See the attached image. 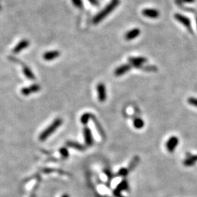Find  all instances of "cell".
<instances>
[{
    "label": "cell",
    "mask_w": 197,
    "mask_h": 197,
    "mask_svg": "<svg viewBox=\"0 0 197 197\" xmlns=\"http://www.w3.org/2000/svg\"><path fill=\"white\" fill-rule=\"evenodd\" d=\"M120 0H112L103 10H101L96 16H94L93 19V23L94 24H97L100 23L102 20L104 19L109 14H110L113 10L118 7Z\"/></svg>",
    "instance_id": "cell-1"
},
{
    "label": "cell",
    "mask_w": 197,
    "mask_h": 197,
    "mask_svg": "<svg viewBox=\"0 0 197 197\" xmlns=\"http://www.w3.org/2000/svg\"><path fill=\"white\" fill-rule=\"evenodd\" d=\"M89 2L91 4V5H93L94 6H98V2L97 1V0H89Z\"/></svg>",
    "instance_id": "cell-30"
},
{
    "label": "cell",
    "mask_w": 197,
    "mask_h": 197,
    "mask_svg": "<svg viewBox=\"0 0 197 197\" xmlns=\"http://www.w3.org/2000/svg\"><path fill=\"white\" fill-rule=\"evenodd\" d=\"M140 157L137 156H135L132 159H131V161H130L129 164V167H128V169H129V172L134 170V169L136 168V167L137 166L138 163H140Z\"/></svg>",
    "instance_id": "cell-18"
},
{
    "label": "cell",
    "mask_w": 197,
    "mask_h": 197,
    "mask_svg": "<svg viewBox=\"0 0 197 197\" xmlns=\"http://www.w3.org/2000/svg\"><path fill=\"white\" fill-rule=\"evenodd\" d=\"M132 68V66H131L130 64H125L121 65V66H119L118 67H117L114 71V75H116V77H120L122 76V75H125L126 73H127L128 72H129L130 70Z\"/></svg>",
    "instance_id": "cell-7"
},
{
    "label": "cell",
    "mask_w": 197,
    "mask_h": 197,
    "mask_svg": "<svg viewBox=\"0 0 197 197\" xmlns=\"http://www.w3.org/2000/svg\"><path fill=\"white\" fill-rule=\"evenodd\" d=\"M62 197H70V196H69L68 194H64V195H62Z\"/></svg>",
    "instance_id": "cell-31"
},
{
    "label": "cell",
    "mask_w": 197,
    "mask_h": 197,
    "mask_svg": "<svg viewBox=\"0 0 197 197\" xmlns=\"http://www.w3.org/2000/svg\"><path fill=\"white\" fill-rule=\"evenodd\" d=\"M92 115L93 114H91V113H89V112L84 113V114L81 116L80 122L83 123V125H86L88 122H89V121L91 118Z\"/></svg>",
    "instance_id": "cell-21"
},
{
    "label": "cell",
    "mask_w": 197,
    "mask_h": 197,
    "mask_svg": "<svg viewBox=\"0 0 197 197\" xmlns=\"http://www.w3.org/2000/svg\"><path fill=\"white\" fill-rule=\"evenodd\" d=\"M188 103L190 105L194 106L195 108H197V98L190 96V97L188 98Z\"/></svg>",
    "instance_id": "cell-26"
},
{
    "label": "cell",
    "mask_w": 197,
    "mask_h": 197,
    "mask_svg": "<svg viewBox=\"0 0 197 197\" xmlns=\"http://www.w3.org/2000/svg\"><path fill=\"white\" fill-rule=\"evenodd\" d=\"M196 26H197V17H196Z\"/></svg>",
    "instance_id": "cell-33"
},
{
    "label": "cell",
    "mask_w": 197,
    "mask_h": 197,
    "mask_svg": "<svg viewBox=\"0 0 197 197\" xmlns=\"http://www.w3.org/2000/svg\"><path fill=\"white\" fill-rule=\"evenodd\" d=\"M129 62L130 64L132 66V67L138 69L140 66L148 62V59L144 57H142V56H140V57H129Z\"/></svg>",
    "instance_id": "cell-6"
},
{
    "label": "cell",
    "mask_w": 197,
    "mask_h": 197,
    "mask_svg": "<svg viewBox=\"0 0 197 197\" xmlns=\"http://www.w3.org/2000/svg\"><path fill=\"white\" fill-rule=\"evenodd\" d=\"M133 125H134V127H135V129H141L144 127V122L141 118H140V117H137V118H134Z\"/></svg>",
    "instance_id": "cell-19"
},
{
    "label": "cell",
    "mask_w": 197,
    "mask_h": 197,
    "mask_svg": "<svg viewBox=\"0 0 197 197\" xmlns=\"http://www.w3.org/2000/svg\"><path fill=\"white\" fill-rule=\"evenodd\" d=\"M96 91L98 94V99L100 102H104L107 99L106 87L104 83H99L96 85Z\"/></svg>",
    "instance_id": "cell-5"
},
{
    "label": "cell",
    "mask_w": 197,
    "mask_h": 197,
    "mask_svg": "<svg viewBox=\"0 0 197 197\" xmlns=\"http://www.w3.org/2000/svg\"><path fill=\"white\" fill-rule=\"evenodd\" d=\"M73 5L77 8H82L83 6V1L82 0H72Z\"/></svg>",
    "instance_id": "cell-27"
},
{
    "label": "cell",
    "mask_w": 197,
    "mask_h": 197,
    "mask_svg": "<svg viewBox=\"0 0 197 197\" xmlns=\"http://www.w3.org/2000/svg\"><path fill=\"white\" fill-rule=\"evenodd\" d=\"M66 145L70 147V148H72L77 150H80V151H84V150H85V148L84 145H83L82 144H80L78 143V142H73V141L66 142Z\"/></svg>",
    "instance_id": "cell-14"
},
{
    "label": "cell",
    "mask_w": 197,
    "mask_h": 197,
    "mask_svg": "<svg viewBox=\"0 0 197 197\" xmlns=\"http://www.w3.org/2000/svg\"><path fill=\"white\" fill-rule=\"evenodd\" d=\"M183 165L185 167H193L194 166L195 164H196V161H193L192 159H190L189 158H186L183 160Z\"/></svg>",
    "instance_id": "cell-22"
},
{
    "label": "cell",
    "mask_w": 197,
    "mask_h": 197,
    "mask_svg": "<svg viewBox=\"0 0 197 197\" xmlns=\"http://www.w3.org/2000/svg\"><path fill=\"white\" fill-rule=\"evenodd\" d=\"M113 194H114L116 197H123L122 195H121V191L118 190V189H115L114 191H113Z\"/></svg>",
    "instance_id": "cell-29"
},
{
    "label": "cell",
    "mask_w": 197,
    "mask_h": 197,
    "mask_svg": "<svg viewBox=\"0 0 197 197\" xmlns=\"http://www.w3.org/2000/svg\"><path fill=\"white\" fill-rule=\"evenodd\" d=\"M91 119H92V121H94V124H95V126H96V129H97L98 131V133L100 134V135L102 136V138H104V137H105V133H104L103 128L102 127L101 124H100L99 122H98V120H97V119L96 118V117L94 116V115H92V116H91Z\"/></svg>",
    "instance_id": "cell-16"
},
{
    "label": "cell",
    "mask_w": 197,
    "mask_h": 197,
    "mask_svg": "<svg viewBox=\"0 0 197 197\" xmlns=\"http://www.w3.org/2000/svg\"><path fill=\"white\" fill-rule=\"evenodd\" d=\"M186 158H189L190 159H192L193 161L197 162V155L192 154V153H186Z\"/></svg>",
    "instance_id": "cell-28"
},
{
    "label": "cell",
    "mask_w": 197,
    "mask_h": 197,
    "mask_svg": "<svg viewBox=\"0 0 197 197\" xmlns=\"http://www.w3.org/2000/svg\"><path fill=\"white\" fill-rule=\"evenodd\" d=\"M129 170L128 168H121L119 169V171L117 173V176H120V177H126L129 175Z\"/></svg>",
    "instance_id": "cell-23"
},
{
    "label": "cell",
    "mask_w": 197,
    "mask_h": 197,
    "mask_svg": "<svg viewBox=\"0 0 197 197\" xmlns=\"http://www.w3.org/2000/svg\"><path fill=\"white\" fill-rule=\"evenodd\" d=\"M29 46V41L27 39H23L19 43H18L17 45H16V47L12 50V53L15 54L19 53L20 52H21L23 50H24L25 48H28Z\"/></svg>",
    "instance_id": "cell-12"
},
{
    "label": "cell",
    "mask_w": 197,
    "mask_h": 197,
    "mask_svg": "<svg viewBox=\"0 0 197 197\" xmlns=\"http://www.w3.org/2000/svg\"><path fill=\"white\" fill-rule=\"evenodd\" d=\"M196 0H175L176 5H177L178 6H182L184 4H191L194 3Z\"/></svg>",
    "instance_id": "cell-24"
},
{
    "label": "cell",
    "mask_w": 197,
    "mask_h": 197,
    "mask_svg": "<svg viewBox=\"0 0 197 197\" xmlns=\"http://www.w3.org/2000/svg\"><path fill=\"white\" fill-rule=\"evenodd\" d=\"M62 124V118H56L53 122L47 128V129L44 130L40 135H39V140L42 142L45 141V140H47L48 138L52 135V134H53L54 131H55L57 129H58Z\"/></svg>",
    "instance_id": "cell-2"
},
{
    "label": "cell",
    "mask_w": 197,
    "mask_h": 197,
    "mask_svg": "<svg viewBox=\"0 0 197 197\" xmlns=\"http://www.w3.org/2000/svg\"><path fill=\"white\" fill-rule=\"evenodd\" d=\"M142 16L149 18H158L160 16V12L153 8H146L142 11Z\"/></svg>",
    "instance_id": "cell-8"
},
{
    "label": "cell",
    "mask_w": 197,
    "mask_h": 197,
    "mask_svg": "<svg viewBox=\"0 0 197 197\" xmlns=\"http://www.w3.org/2000/svg\"><path fill=\"white\" fill-rule=\"evenodd\" d=\"M141 34V30L138 28H134L131 30L128 31L124 35V38L126 40L131 41L137 38Z\"/></svg>",
    "instance_id": "cell-9"
},
{
    "label": "cell",
    "mask_w": 197,
    "mask_h": 197,
    "mask_svg": "<svg viewBox=\"0 0 197 197\" xmlns=\"http://www.w3.org/2000/svg\"><path fill=\"white\" fill-rule=\"evenodd\" d=\"M31 197H35V196H34V195H32V196H31Z\"/></svg>",
    "instance_id": "cell-32"
},
{
    "label": "cell",
    "mask_w": 197,
    "mask_h": 197,
    "mask_svg": "<svg viewBox=\"0 0 197 197\" xmlns=\"http://www.w3.org/2000/svg\"><path fill=\"white\" fill-rule=\"evenodd\" d=\"M178 144H179V139H178V137H176V136H172L167 141L165 146H166L167 151L172 153L175 152Z\"/></svg>",
    "instance_id": "cell-4"
},
{
    "label": "cell",
    "mask_w": 197,
    "mask_h": 197,
    "mask_svg": "<svg viewBox=\"0 0 197 197\" xmlns=\"http://www.w3.org/2000/svg\"><path fill=\"white\" fill-rule=\"evenodd\" d=\"M23 65V71H24V74L25 75L27 78L31 80H35V76L34 75V73L32 72V71L30 70V68L29 66H26V65L22 64Z\"/></svg>",
    "instance_id": "cell-15"
},
{
    "label": "cell",
    "mask_w": 197,
    "mask_h": 197,
    "mask_svg": "<svg viewBox=\"0 0 197 197\" xmlns=\"http://www.w3.org/2000/svg\"><path fill=\"white\" fill-rule=\"evenodd\" d=\"M83 135H84V139L85 142V144L87 146H91L93 144L94 140H93V136H92L91 131L89 127L85 126L83 129Z\"/></svg>",
    "instance_id": "cell-11"
},
{
    "label": "cell",
    "mask_w": 197,
    "mask_h": 197,
    "mask_svg": "<svg viewBox=\"0 0 197 197\" xmlns=\"http://www.w3.org/2000/svg\"><path fill=\"white\" fill-rule=\"evenodd\" d=\"M41 87L40 85L38 84H33L29 87H26L21 89V94L24 96H29L32 93H37V92L39 91Z\"/></svg>",
    "instance_id": "cell-10"
},
{
    "label": "cell",
    "mask_w": 197,
    "mask_h": 197,
    "mask_svg": "<svg viewBox=\"0 0 197 197\" xmlns=\"http://www.w3.org/2000/svg\"><path fill=\"white\" fill-rule=\"evenodd\" d=\"M59 151H60V153H61V155H62L63 158H64V159L67 158L69 156H70V153H69L68 150L66 149V148H61Z\"/></svg>",
    "instance_id": "cell-25"
},
{
    "label": "cell",
    "mask_w": 197,
    "mask_h": 197,
    "mask_svg": "<svg viewBox=\"0 0 197 197\" xmlns=\"http://www.w3.org/2000/svg\"><path fill=\"white\" fill-rule=\"evenodd\" d=\"M138 70L144 71V72H157L158 71V67L154 65H142L140 66Z\"/></svg>",
    "instance_id": "cell-17"
},
{
    "label": "cell",
    "mask_w": 197,
    "mask_h": 197,
    "mask_svg": "<svg viewBox=\"0 0 197 197\" xmlns=\"http://www.w3.org/2000/svg\"><path fill=\"white\" fill-rule=\"evenodd\" d=\"M116 189H118L120 191H122V190H129V183H128V181L126 180H123L120 183L118 184V186H117Z\"/></svg>",
    "instance_id": "cell-20"
},
{
    "label": "cell",
    "mask_w": 197,
    "mask_h": 197,
    "mask_svg": "<svg viewBox=\"0 0 197 197\" xmlns=\"http://www.w3.org/2000/svg\"><path fill=\"white\" fill-rule=\"evenodd\" d=\"M60 52L58 51H48L43 54V58L46 61H51L55 58L59 57Z\"/></svg>",
    "instance_id": "cell-13"
},
{
    "label": "cell",
    "mask_w": 197,
    "mask_h": 197,
    "mask_svg": "<svg viewBox=\"0 0 197 197\" xmlns=\"http://www.w3.org/2000/svg\"><path fill=\"white\" fill-rule=\"evenodd\" d=\"M174 18H175L176 21H177L180 24H183V26L190 31V33H192L193 31L191 27V23H190L189 18L180 13H175V16H174Z\"/></svg>",
    "instance_id": "cell-3"
}]
</instances>
